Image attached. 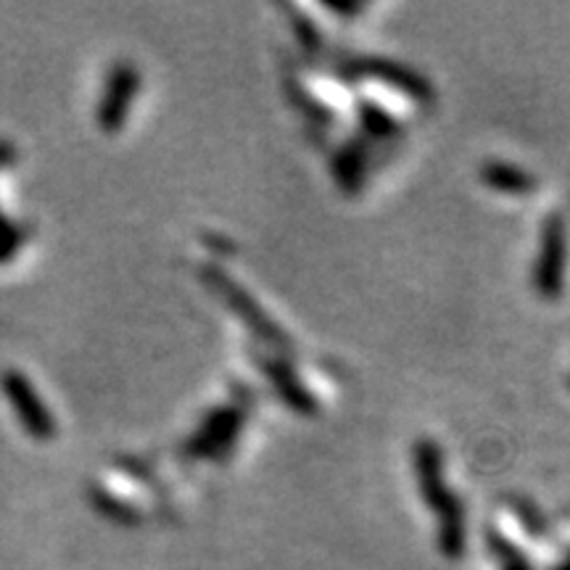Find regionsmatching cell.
I'll use <instances>...</instances> for the list:
<instances>
[{"mask_svg": "<svg viewBox=\"0 0 570 570\" xmlns=\"http://www.w3.org/2000/svg\"><path fill=\"white\" fill-rule=\"evenodd\" d=\"M198 277H202V283L227 306V309H233L235 315L240 317V323H244L248 331L262 341V344L273 348V354L288 356L294 352V344H291L288 333H285L277 323H273L267 312L259 306V302H256L248 291L240 288L238 283L230 281L223 269L214 265H204L198 269Z\"/></svg>", "mask_w": 570, "mask_h": 570, "instance_id": "cell-1", "label": "cell"}, {"mask_svg": "<svg viewBox=\"0 0 570 570\" xmlns=\"http://www.w3.org/2000/svg\"><path fill=\"white\" fill-rule=\"evenodd\" d=\"M248 417V399L223 404L204 415L196 433L183 444V454L190 460H223L238 441Z\"/></svg>", "mask_w": 570, "mask_h": 570, "instance_id": "cell-2", "label": "cell"}, {"mask_svg": "<svg viewBox=\"0 0 570 570\" xmlns=\"http://www.w3.org/2000/svg\"><path fill=\"white\" fill-rule=\"evenodd\" d=\"M0 389H3L6 399H9L13 415L19 417L21 428L35 441H51L56 436L53 412L46 407V402L35 391L32 381L21 370H3L0 373Z\"/></svg>", "mask_w": 570, "mask_h": 570, "instance_id": "cell-3", "label": "cell"}, {"mask_svg": "<svg viewBox=\"0 0 570 570\" xmlns=\"http://www.w3.org/2000/svg\"><path fill=\"white\" fill-rule=\"evenodd\" d=\"M140 90V71L132 61H117L106 77L101 101H98V127L104 132H119L125 119L130 117L132 101Z\"/></svg>", "mask_w": 570, "mask_h": 570, "instance_id": "cell-4", "label": "cell"}, {"mask_svg": "<svg viewBox=\"0 0 570 570\" xmlns=\"http://www.w3.org/2000/svg\"><path fill=\"white\" fill-rule=\"evenodd\" d=\"M341 75H344L346 80H365V77H373V80L386 82L389 88L404 92V96L415 98V101H431L433 98L431 82H428L420 71L389 59H354L341 67Z\"/></svg>", "mask_w": 570, "mask_h": 570, "instance_id": "cell-5", "label": "cell"}, {"mask_svg": "<svg viewBox=\"0 0 570 570\" xmlns=\"http://www.w3.org/2000/svg\"><path fill=\"white\" fill-rule=\"evenodd\" d=\"M412 470H415L420 494L425 497V502L433 510L441 512L449 502H454V497L446 491L441 452L431 439L415 441V449H412Z\"/></svg>", "mask_w": 570, "mask_h": 570, "instance_id": "cell-6", "label": "cell"}, {"mask_svg": "<svg viewBox=\"0 0 570 570\" xmlns=\"http://www.w3.org/2000/svg\"><path fill=\"white\" fill-rule=\"evenodd\" d=\"M262 373L267 375V381L273 383L275 394L288 404L291 410L298 412V415H315L317 412V399L312 396V391L304 386L302 377L296 375L294 365L281 354H267L259 356Z\"/></svg>", "mask_w": 570, "mask_h": 570, "instance_id": "cell-7", "label": "cell"}, {"mask_svg": "<svg viewBox=\"0 0 570 570\" xmlns=\"http://www.w3.org/2000/svg\"><path fill=\"white\" fill-rule=\"evenodd\" d=\"M367 175V146L365 140L352 138L333 154V177L346 194H360Z\"/></svg>", "mask_w": 570, "mask_h": 570, "instance_id": "cell-8", "label": "cell"}, {"mask_svg": "<svg viewBox=\"0 0 570 570\" xmlns=\"http://www.w3.org/2000/svg\"><path fill=\"white\" fill-rule=\"evenodd\" d=\"M360 122L362 132H365L370 140H391L402 132V125L396 122L394 114L383 109V106H377L375 101L360 104Z\"/></svg>", "mask_w": 570, "mask_h": 570, "instance_id": "cell-9", "label": "cell"}, {"mask_svg": "<svg viewBox=\"0 0 570 570\" xmlns=\"http://www.w3.org/2000/svg\"><path fill=\"white\" fill-rule=\"evenodd\" d=\"M288 92L294 98V104L304 111V117L309 119L312 125H317L320 130H325L327 125L333 122V111L325 109V104H320L309 90H304L298 82H288Z\"/></svg>", "mask_w": 570, "mask_h": 570, "instance_id": "cell-10", "label": "cell"}, {"mask_svg": "<svg viewBox=\"0 0 570 570\" xmlns=\"http://www.w3.org/2000/svg\"><path fill=\"white\" fill-rule=\"evenodd\" d=\"M90 497H92V502H96L98 510L106 512V515L122 520V523H135V520H140V515L130 508V504L122 502V499H117L114 494H109V491L92 489Z\"/></svg>", "mask_w": 570, "mask_h": 570, "instance_id": "cell-11", "label": "cell"}, {"mask_svg": "<svg viewBox=\"0 0 570 570\" xmlns=\"http://www.w3.org/2000/svg\"><path fill=\"white\" fill-rule=\"evenodd\" d=\"M27 240L24 227L11 223L3 212H0V262H9L19 252L21 244Z\"/></svg>", "mask_w": 570, "mask_h": 570, "instance_id": "cell-12", "label": "cell"}, {"mask_svg": "<svg viewBox=\"0 0 570 570\" xmlns=\"http://www.w3.org/2000/svg\"><path fill=\"white\" fill-rule=\"evenodd\" d=\"M291 19H294V30L298 38H302V46L306 48V51L320 53V48H323V35H320L317 27L296 9H291Z\"/></svg>", "mask_w": 570, "mask_h": 570, "instance_id": "cell-13", "label": "cell"}, {"mask_svg": "<svg viewBox=\"0 0 570 570\" xmlns=\"http://www.w3.org/2000/svg\"><path fill=\"white\" fill-rule=\"evenodd\" d=\"M483 177H487L491 185H497V188H508V190L523 188L525 185L523 175H518L512 167H502V164H491V167H487V173H483Z\"/></svg>", "mask_w": 570, "mask_h": 570, "instance_id": "cell-14", "label": "cell"}, {"mask_svg": "<svg viewBox=\"0 0 570 570\" xmlns=\"http://www.w3.org/2000/svg\"><path fill=\"white\" fill-rule=\"evenodd\" d=\"M323 6L333 13H344V17H354V13L365 11V3H331V0H325Z\"/></svg>", "mask_w": 570, "mask_h": 570, "instance_id": "cell-15", "label": "cell"}, {"mask_svg": "<svg viewBox=\"0 0 570 570\" xmlns=\"http://www.w3.org/2000/svg\"><path fill=\"white\" fill-rule=\"evenodd\" d=\"M17 159V151H13V146L9 140H0V169L9 167V164Z\"/></svg>", "mask_w": 570, "mask_h": 570, "instance_id": "cell-16", "label": "cell"}]
</instances>
